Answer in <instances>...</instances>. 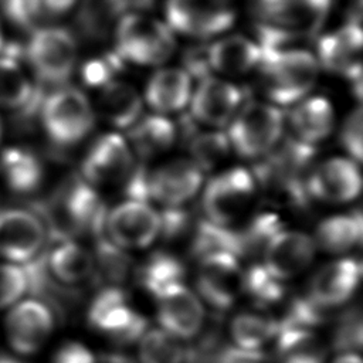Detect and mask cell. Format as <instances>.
Masks as SVG:
<instances>
[{"label": "cell", "instance_id": "83f0119b", "mask_svg": "<svg viewBox=\"0 0 363 363\" xmlns=\"http://www.w3.org/2000/svg\"><path fill=\"white\" fill-rule=\"evenodd\" d=\"M333 109L323 96L299 101L289 115L291 126L298 140L313 145L323 140L333 128Z\"/></svg>", "mask_w": 363, "mask_h": 363}, {"label": "cell", "instance_id": "4316f807", "mask_svg": "<svg viewBox=\"0 0 363 363\" xmlns=\"http://www.w3.org/2000/svg\"><path fill=\"white\" fill-rule=\"evenodd\" d=\"M98 109L102 118L115 128H130L142 113V99L136 89L119 81H109L101 89Z\"/></svg>", "mask_w": 363, "mask_h": 363}, {"label": "cell", "instance_id": "60d3db41", "mask_svg": "<svg viewBox=\"0 0 363 363\" xmlns=\"http://www.w3.org/2000/svg\"><path fill=\"white\" fill-rule=\"evenodd\" d=\"M333 346L340 353H347L360 349L362 346V318L357 309L346 312L333 335Z\"/></svg>", "mask_w": 363, "mask_h": 363}, {"label": "cell", "instance_id": "11a10c76", "mask_svg": "<svg viewBox=\"0 0 363 363\" xmlns=\"http://www.w3.org/2000/svg\"><path fill=\"white\" fill-rule=\"evenodd\" d=\"M241 363H258V362H250V360H247V362H241Z\"/></svg>", "mask_w": 363, "mask_h": 363}, {"label": "cell", "instance_id": "603a6c76", "mask_svg": "<svg viewBox=\"0 0 363 363\" xmlns=\"http://www.w3.org/2000/svg\"><path fill=\"white\" fill-rule=\"evenodd\" d=\"M52 245L43 254L48 274L62 285H75L88 279L95 268L94 257L81 244L69 238H51Z\"/></svg>", "mask_w": 363, "mask_h": 363}, {"label": "cell", "instance_id": "5bb4252c", "mask_svg": "<svg viewBox=\"0 0 363 363\" xmlns=\"http://www.w3.org/2000/svg\"><path fill=\"white\" fill-rule=\"evenodd\" d=\"M20 58L21 50L4 43L0 50V108L16 111L26 119L38 113L44 95L23 71Z\"/></svg>", "mask_w": 363, "mask_h": 363}, {"label": "cell", "instance_id": "1f68e13d", "mask_svg": "<svg viewBox=\"0 0 363 363\" xmlns=\"http://www.w3.org/2000/svg\"><path fill=\"white\" fill-rule=\"evenodd\" d=\"M275 339L279 363L325 362V349L309 329L279 328Z\"/></svg>", "mask_w": 363, "mask_h": 363}, {"label": "cell", "instance_id": "9a60e30c", "mask_svg": "<svg viewBox=\"0 0 363 363\" xmlns=\"http://www.w3.org/2000/svg\"><path fill=\"white\" fill-rule=\"evenodd\" d=\"M305 187L309 197L329 203H346L360 193V170L352 159L332 157L308 173Z\"/></svg>", "mask_w": 363, "mask_h": 363}, {"label": "cell", "instance_id": "8d00e7d4", "mask_svg": "<svg viewBox=\"0 0 363 363\" xmlns=\"http://www.w3.org/2000/svg\"><path fill=\"white\" fill-rule=\"evenodd\" d=\"M193 252L199 258L213 252H231L238 257L234 230L214 224L208 220L201 221L193 240Z\"/></svg>", "mask_w": 363, "mask_h": 363}, {"label": "cell", "instance_id": "f35d334b", "mask_svg": "<svg viewBox=\"0 0 363 363\" xmlns=\"http://www.w3.org/2000/svg\"><path fill=\"white\" fill-rule=\"evenodd\" d=\"M94 262L98 265L102 277L112 284L125 281L130 269L129 255L108 238H98Z\"/></svg>", "mask_w": 363, "mask_h": 363}, {"label": "cell", "instance_id": "8992f818", "mask_svg": "<svg viewBox=\"0 0 363 363\" xmlns=\"http://www.w3.org/2000/svg\"><path fill=\"white\" fill-rule=\"evenodd\" d=\"M254 174L244 167H233L213 177L203 194L206 220L227 227L247 208L255 193Z\"/></svg>", "mask_w": 363, "mask_h": 363}, {"label": "cell", "instance_id": "ffe728a7", "mask_svg": "<svg viewBox=\"0 0 363 363\" xmlns=\"http://www.w3.org/2000/svg\"><path fill=\"white\" fill-rule=\"evenodd\" d=\"M362 265L354 258H340L322 267L311 281L308 298L332 311L352 298L359 286Z\"/></svg>", "mask_w": 363, "mask_h": 363}, {"label": "cell", "instance_id": "7bdbcfd3", "mask_svg": "<svg viewBox=\"0 0 363 363\" xmlns=\"http://www.w3.org/2000/svg\"><path fill=\"white\" fill-rule=\"evenodd\" d=\"M121 58L118 54H111L104 58L88 61L82 67V78L88 85H105L113 81V74L121 68Z\"/></svg>", "mask_w": 363, "mask_h": 363}, {"label": "cell", "instance_id": "6da1fadb", "mask_svg": "<svg viewBox=\"0 0 363 363\" xmlns=\"http://www.w3.org/2000/svg\"><path fill=\"white\" fill-rule=\"evenodd\" d=\"M259 64L267 95L278 105L299 102L318 78V61L303 48L261 54Z\"/></svg>", "mask_w": 363, "mask_h": 363}, {"label": "cell", "instance_id": "ba28073f", "mask_svg": "<svg viewBox=\"0 0 363 363\" xmlns=\"http://www.w3.org/2000/svg\"><path fill=\"white\" fill-rule=\"evenodd\" d=\"M47 237L45 224L37 211L27 208H0V257L24 265L43 252Z\"/></svg>", "mask_w": 363, "mask_h": 363}, {"label": "cell", "instance_id": "f907efd6", "mask_svg": "<svg viewBox=\"0 0 363 363\" xmlns=\"http://www.w3.org/2000/svg\"><path fill=\"white\" fill-rule=\"evenodd\" d=\"M0 363H23V362L18 360V359H16V357L3 354V356H0Z\"/></svg>", "mask_w": 363, "mask_h": 363}, {"label": "cell", "instance_id": "44dd1931", "mask_svg": "<svg viewBox=\"0 0 363 363\" xmlns=\"http://www.w3.org/2000/svg\"><path fill=\"white\" fill-rule=\"evenodd\" d=\"M315 241L301 231L281 230L264 251V267L279 281L301 274L313 259Z\"/></svg>", "mask_w": 363, "mask_h": 363}, {"label": "cell", "instance_id": "74e56055", "mask_svg": "<svg viewBox=\"0 0 363 363\" xmlns=\"http://www.w3.org/2000/svg\"><path fill=\"white\" fill-rule=\"evenodd\" d=\"M230 147L227 133L218 130L197 133L190 139L191 160L201 170L213 169L228 155Z\"/></svg>", "mask_w": 363, "mask_h": 363}, {"label": "cell", "instance_id": "ab89813d", "mask_svg": "<svg viewBox=\"0 0 363 363\" xmlns=\"http://www.w3.org/2000/svg\"><path fill=\"white\" fill-rule=\"evenodd\" d=\"M28 291V277L24 265L0 262V309L17 303Z\"/></svg>", "mask_w": 363, "mask_h": 363}, {"label": "cell", "instance_id": "7c38bea8", "mask_svg": "<svg viewBox=\"0 0 363 363\" xmlns=\"http://www.w3.org/2000/svg\"><path fill=\"white\" fill-rule=\"evenodd\" d=\"M244 272L238 257L231 252H213L200 258L197 289L200 296L217 311L228 309L242 291Z\"/></svg>", "mask_w": 363, "mask_h": 363}, {"label": "cell", "instance_id": "f546056e", "mask_svg": "<svg viewBox=\"0 0 363 363\" xmlns=\"http://www.w3.org/2000/svg\"><path fill=\"white\" fill-rule=\"evenodd\" d=\"M362 214L359 210L349 214H336L325 218L316 228L318 245L332 254L346 252L362 240Z\"/></svg>", "mask_w": 363, "mask_h": 363}, {"label": "cell", "instance_id": "d4e9b609", "mask_svg": "<svg viewBox=\"0 0 363 363\" xmlns=\"http://www.w3.org/2000/svg\"><path fill=\"white\" fill-rule=\"evenodd\" d=\"M44 167L38 156L23 146H10L0 152V177L17 194H30L43 182Z\"/></svg>", "mask_w": 363, "mask_h": 363}, {"label": "cell", "instance_id": "c3c4849f", "mask_svg": "<svg viewBox=\"0 0 363 363\" xmlns=\"http://www.w3.org/2000/svg\"><path fill=\"white\" fill-rule=\"evenodd\" d=\"M0 9L14 26L23 28H30L33 26L27 9V0H0Z\"/></svg>", "mask_w": 363, "mask_h": 363}, {"label": "cell", "instance_id": "2e32d148", "mask_svg": "<svg viewBox=\"0 0 363 363\" xmlns=\"http://www.w3.org/2000/svg\"><path fill=\"white\" fill-rule=\"evenodd\" d=\"M157 301V319L162 329L177 339L196 336L204 323V308L200 298L186 285L177 284L160 295Z\"/></svg>", "mask_w": 363, "mask_h": 363}, {"label": "cell", "instance_id": "e575fe53", "mask_svg": "<svg viewBox=\"0 0 363 363\" xmlns=\"http://www.w3.org/2000/svg\"><path fill=\"white\" fill-rule=\"evenodd\" d=\"M282 230V223L274 213H261L240 231H234L238 255H252L265 251L272 237Z\"/></svg>", "mask_w": 363, "mask_h": 363}, {"label": "cell", "instance_id": "52a82bcc", "mask_svg": "<svg viewBox=\"0 0 363 363\" xmlns=\"http://www.w3.org/2000/svg\"><path fill=\"white\" fill-rule=\"evenodd\" d=\"M89 325L116 342L130 343L147 330L146 319L129 305L125 292L108 286L98 292L88 309Z\"/></svg>", "mask_w": 363, "mask_h": 363}, {"label": "cell", "instance_id": "cb8c5ba5", "mask_svg": "<svg viewBox=\"0 0 363 363\" xmlns=\"http://www.w3.org/2000/svg\"><path fill=\"white\" fill-rule=\"evenodd\" d=\"M191 95L190 75L182 68H163L156 71L145 91L147 105L157 113L180 111Z\"/></svg>", "mask_w": 363, "mask_h": 363}, {"label": "cell", "instance_id": "d590c367", "mask_svg": "<svg viewBox=\"0 0 363 363\" xmlns=\"http://www.w3.org/2000/svg\"><path fill=\"white\" fill-rule=\"evenodd\" d=\"M242 291H245L258 305L268 306L284 298V282L275 278L264 265L250 267L242 277Z\"/></svg>", "mask_w": 363, "mask_h": 363}, {"label": "cell", "instance_id": "7402d4cb", "mask_svg": "<svg viewBox=\"0 0 363 363\" xmlns=\"http://www.w3.org/2000/svg\"><path fill=\"white\" fill-rule=\"evenodd\" d=\"M258 7L269 26L312 37L329 11L330 0H269Z\"/></svg>", "mask_w": 363, "mask_h": 363}, {"label": "cell", "instance_id": "681fc988", "mask_svg": "<svg viewBox=\"0 0 363 363\" xmlns=\"http://www.w3.org/2000/svg\"><path fill=\"white\" fill-rule=\"evenodd\" d=\"M332 363H362V359L357 353L347 352V353H340Z\"/></svg>", "mask_w": 363, "mask_h": 363}, {"label": "cell", "instance_id": "ee69618b", "mask_svg": "<svg viewBox=\"0 0 363 363\" xmlns=\"http://www.w3.org/2000/svg\"><path fill=\"white\" fill-rule=\"evenodd\" d=\"M77 0H27L30 18L37 21H50L67 14Z\"/></svg>", "mask_w": 363, "mask_h": 363}, {"label": "cell", "instance_id": "4dcf8cb0", "mask_svg": "<svg viewBox=\"0 0 363 363\" xmlns=\"http://www.w3.org/2000/svg\"><path fill=\"white\" fill-rule=\"evenodd\" d=\"M234 346L261 353V347L277 337L279 330L278 320L255 312H244L237 315L230 326Z\"/></svg>", "mask_w": 363, "mask_h": 363}, {"label": "cell", "instance_id": "4fadbf2b", "mask_svg": "<svg viewBox=\"0 0 363 363\" xmlns=\"http://www.w3.org/2000/svg\"><path fill=\"white\" fill-rule=\"evenodd\" d=\"M133 167L132 149L119 133H106L89 147L82 162V179L91 186L122 183Z\"/></svg>", "mask_w": 363, "mask_h": 363}, {"label": "cell", "instance_id": "7a4b0ae2", "mask_svg": "<svg viewBox=\"0 0 363 363\" xmlns=\"http://www.w3.org/2000/svg\"><path fill=\"white\" fill-rule=\"evenodd\" d=\"M38 113L47 136L60 146L81 142L95 123L88 98L74 86H61L44 96Z\"/></svg>", "mask_w": 363, "mask_h": 363}, {"label": "cell", "instance_id": "816d5d0a", "mask_svg": "<svg viewBox=\"0 0 363 363\" xmlns=\"http://www.w3.org/2000/svg\"><path fill=\"white\" fill-rule=\"evenodd\" d=\"M105 363H129L128 360H125L123 357H115V356H111V357H106L105 359Z\"/></svg>", "mask_w": 363, "mask_h": 363}, {"label": "cell", "instance_id": "3957f363", "mask_svg": "<svg viewBox=\"0 0 363 363\" xmlns=\"http://www.w3.org/2000/svg\"><path fill=\"white\" fill-rule=\"evenodd\" d=\"M115 44L121 60L140 65L164 62L176 47L173 33L167 24L135 13L121 18L116 27Z\"/></svg>", "mask_w": 363, "mask_h": 363}, {"label": "cell", "instance_id": "bcb514c9", "mask_svg": "<svg viewBox=\"0 0 363 363\" xmlns=\"http://www.w3.org/2000/svg\"><path fill=\"white\" fill-rule=\"evenodd\" d=\"M51 363H95V357L82 343L68 342L57 350Z\"/></svg>", "mask_w": 363, "mask_h": 363}, {"label": "cell", "instance_id": "836d02e7", "mask_svg": "<svg viewBox=\"0 0 363 363\" xmlns=\"http://www.w3.org/2000/svg\"><path fill=\"white\" fill-rule=\"evenodd\" d=\"M140 363H183L186 350L164 329H147L139 339Z\"/></svg>", "mask_w": 363, "mask_h": 363}, {"label": "cell", "instance_id": "e0dca14e", "mask_svg": "<svg viewBox=\"0 0 363 363\" xmlns=\"http://www.w3.org/2000/svg\"><path fill=\"white\" fill-rule=\"evenodd\" d=\"M203 183V170L191 159H176L149 173V199L164 207L189 201Z\"/></svg>", "mask_w": 363, "mask_h": 363}, {"label": "cell", "instance_id": "d6986e66", "mask_svg": "<svg viewBox=\"0 0 363 363\" xmlns=\"http://www.w3.org/2000/svg\"><path fill=\"white\" fill-rule=\"evenodd\" d=\"M242 101V91L227 81L206 77L191 96V118L211 128L227 125L237 113Z\"/></svg>", "mask_w": 363, "mask_h": 363}, {"label": "cell", "instance_id": "30bf717a", "mask_svg": "<svg viewBox=\"0 0 363 363\" xmlns=\"http://www.w3.org/2000/svg\"><path fill=\"white\" fill-rule=\"evenodd\" d=\"M231 0H166L172 28L193 37H211L227 30L235 18Z\"/></svg>", "mask_w": 363, "mask_h": 363}, {"label": "cell", "instance_id": "8fae6325", "mask_svg": "<svg viewBox=\"0 0 363 363\" xmlns=\"http://www.w3.org/2000/svg\"><path fill=\"white\" fill-rule=\"evenodd\" d=\"M54 320L52 311L38 298L18 301L6 315V337L18 354H33L48 340Z\"/></svg>", "mask_w": 363, "mask_h": 363}, {"label": "cell", "instance_id": "5b68a950", "mask_svg": "<svg viewBox=\"0 0 363 363\" xmlns=\"http://www.w3.org/2000/svg\"><path fill=\"white\" fill-rule=\"evenodd\" d=\"M282 129L284 113L279 108L252 101L237 111L227 136L237 153L257 157L275 147Z\"/></svg>", "mask_w": 363, "mask_h": 363}, {"label": "cell", "instance_id": "9c48e42d", "mask_svg": "<svg viewBox=\"0 0 363 363\" xmlns=\"http://www.w3.org/2000/svg\"><path fill=\"white\" fill-rule=\"evenodd\" d=\"M105 228L119 248H145L160 234V217L147 201L126 200L106 214Z\"/></svg>", "mask_w": 363, "mask_h": 363}, {"label": "cell", "instance_id": "b9f144b4", "mask_svg": "<svg viewBox=\"0 0 363 363\" xmlns=\"http://www.w3.org/2000/svg\"><path fill=\"white\" fill-rule=\"evenodd\" d=\"M362 109L356 108L345 119L340 130V143L356 163L362 162L363 142H362Z\"/></svg>", "mask_w": 363, "mask_h": 363}, {"label": "cell", "instance_id": "484cf974", "mask_svg": "<svg viewBox=\"0 0 363 363\" xmlns=\"http://www.w3.org/2000/svg\"><path fill=\"white\" fill-rule=\"evenodd\" d=\"M177 128L174 123L160 115L139 118L128 128V143L142 159L155 157L166 152L176 140Z\"/></svg>", "mask_w": 363, "mask_h": 363}, {"label": "cell", "instance_id": "ac0fdd59", "mask_svg": "<svg viewBox=\"0 0 363 363\" xmlns=\"http://www.w3.org/2000/svg\"><path fill=\"white\" fill-rule=\"evenodd\" d=\"M362 30L359 23L350 21L337 31L322 37L318 43V58L330 72L346 75L362 94Z\"/></svg>", "mask_w": 363, "mask_h": 363}, {"label": "cell", "instance_id": "db71d44e", "mask_svg": "<svg viewBox=\"0 0 363 363\" xmlns=\"http://www.w3.org/2000/svg\"><path fill=\"white\" fill-rule=\"evenodd\" d=\"M1 135H3V125H1V119H0V140H1Z\"/></svg>", "mask_w": 363, "mask_h": 363}, {"label": "cell", "instance_id": "7dc6e473", "mask_svg": "<svg viewBox=\"0 0 363 363\" xmlns=\"http://www.w3.org/2000/svg\"><path fill=\"white\" fill-rule=\"evenodd\" d=\"M208 47H200V48H191L187 51L184 57V65L186 72L191 77H197L200 79L208 77L210 62H208Z\"/></svg>", "mask_w": 363, "mask_h": 363}, {"label": "cell", "instance_id": "f6af8a7d", "mask_svg": "<svg viewBox=\"0 0 363 363\" xmlns=\"http://www.w3.org/2000/svg\"><path fill=\"white\" fill-rule=\"evenodd\" d=\"M160 233L166 238H174L180 235L189 225L190 217L189 213L182 208V206L177 207H166L160 214Z\"/></svg>", "mask_w": 363, "mask_h": 363}, {"label": "cell", "instance_id": "277c9868", "mask_svg": "<svg viewBox=\"0 0 363 363\" xmlns=\"http://www.w3.org/2000/svg\"><path fill=\"white\" fill-rule=\"evenodd\" d=\"M24 55L41 84L61 85L77 64V43L61 27L35 28L24 48Z\"/></svg>", "mask_w": 363, "mask_h": 363}, {"label": "cell", "instance_id": "f1b7e54d", "mask_svg": "<svg viewBox=\"0 0 363 363\" xmlns=\"http://www.w3.org/2000/svg\"><path fill=\"white\" fill-rule=\"evenodd\" d=\"M207 51L210 67L223 74H242L261 61L258 44L242 35L221 38L210 45Z\"/></svg>", "mask_w": 363, "mask_h": 363}, {"label": "cell", "instance_id": "f5cc1de1", "mask_svg": "<svg viewBox=\"0 0 363 363\" xmlns=\"http://www.w3.org/2000/svg\"><path fill=\"white\" fill-rule=\"evenodd\" d=\"M4 45V37H3V30H1V24H0V50Z\"/></svg>", "mask_w": 363, "mask_h": 363}, {"label": "cell", "instance_id": "d6a6232c", "mask_svg": "<svg viewBox=\"0 0 363 363\" xmlns=\"http://www.w3.org/2000/svg\"><path fill=\"white\" fill-rule=\"evenodd\" d=\"M138 278L140 285L156 298L167 288L183 284L184 267L169 252H155L140 267Z\"/></svg>", "mask_w": 363, "mask_h": 363}]
</instances>
